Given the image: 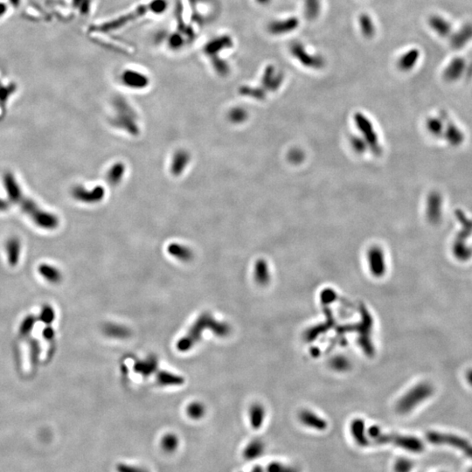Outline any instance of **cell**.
I'll return each instance as SVG.
<instances>
[{
  "mask_svg": "<svg viewBox=\"0 0 472 472\" xmlns=\"http://www.w3.org/2000/svg\"><path fill=\"white\" fill-rule=\"evenodd\" d=\"M10 248H11V254H10V260L12 261V263H15L17 261V256H18V243H15V242H12L9 244Z\"/></svg>",
  "mask_w": 472,
  "mask_h": 472,
  "instance_id": "cell-45",
  "label": "cell"
},
{
  "mask_svg": "<svg viewBox=\"0 0 472 472\" xmlns=\"http://www.w3.org/2000/svg\"><path fill=\"white\" fill-rule=\"evenodd\" d=\"M299 420L303 425L313 429V430L322 431L327 429L326 421L310 410H303L300 412Z\"/></svg>",
  "mask_w": 472,
  "mask_h": 472,
  "instance_id": "cell-12",
  "label": "cell"
},
{
  "mask_svg": "<svg viewBox=\"0 0 472 472\" xmlns=\"http://www.w3.org/2000/svg\"><path fill=\"white\" fill-rule=\"evenodd\" d=\"M254 279L258 285L265 286L270 281V270L264 260H258L254 267Z\"/></svg>",
  "mask_w": 472,
  "mask_h": 472,
  "instance_id": "cell-21",
  "label": "cell"
},
{
  "mask_svg": "<svg viewBox=\"0 0 472 472\" xmlns=\"http://www.w3.org/2000/svg\"><path fill=\"white\" fill-rule=\"evenodd\" d=\"M433 393V388L429 383H421L411 388L397 403L396 410L400 415L409 414L419 404L430 398Z\"/></svg>",
  "mask_w": 472,
  "mask_h": 472,
  "instance_id": "cell-2",
  "label": "cell"
},
{
  "mask_svg": "<svg viewBox=\"0 0 472 472\" xmlns=\"http://www.w3.org/2000/svg\"><path fill=\"white\" fill-rule=\"evenodd\" d=\"M351 432L355 442L360 446L366 447L369 444V441L365 431V422L361 419H355L351 422Z\"/></svg>",
  "mask_w": 472,
  "mask_h": 472,
  "instance_id": "cell-17",
  "label": "cell"
},
{
  "mask_svg": "<svg viewBox=\"0 0 472 472\" xmlns=\"http://www.w3.org/2000/svg\"><path fill=\"white\" fill-rule=\"evenodd\" d=\"M186 415L193 420H200L206 415V407L199 402L190 403L186 408Z\"/></svg>",
  "mask_w": 472,
  "mask_h": 472,
  "instance_id": "cell-30",
  "label": "cell"
},
{
  "mask_svg": "<svg viewBox=\"0 0 472 472\" xmlns=\"http://www.w3.org/2000/svg\"><path fill=\"white\" fill-rule=\"evenodd\" d=\"M306 18L311 20L318 18L320 12V0H304Z\"/></svg>",
  "mask_w": 472,
  "mask_h": 472,
  "instance_id": "cell-31",
  "label": "cell"
},
{
  "mask_svg": "<svg viewBox=\"0 0 472 472\" xmlns=\"http://www.w3.org/2000/svg\"><path fill=\"white\" fill-rule=\"evenodd\" d=\"M468 379H469V382L472 384V372H469V374L468 375Z\"/></svg>",
  "mask_w": 472,
  "mask_h": 472,
  "instance_id": "cell-49",
  "label": "cell"
},
{
  "mask_svg": "<svg viewBox=\"0 0 472 472\" xmlns=\"http://www.w3.org/2000/svg\"><path fill=\"white\" fill-rule=\"evenodd\" d=\"M264 449L265 448H264V443L263 441H261L259 439H254L251 442H248L244 448L242 456L247 460H254L263 455Z\"/></svg>",
  "mask_w": 472,
  "mask_h": 472,
  "instance_id": "cell-18",
  "label": "cell"
},
{
  "mask_svg": "<svg viewBox=\"0 0 472 472\" xmlns=\"http://www.w3.org/2000/svg\"><path fill=\"white\" fill-rule=\"evenodd\" d=\"M368 264L370 271L375 277H382L386 273V262L384 254L380 248H371L368 252Z\"/></svg>",
  "mask_w": 472,
  "mask_h": 472,
  "instance_id": "cell-8",
  "label": "cell"
},
{
  "mask_svg": "<svg viewBox=\"0 0 472 472\" xmlns=\"http://www.w3.org/2000/svg\"><path fill=\"white\" fill-rule=\"evenodd\" d=\"M429 442L434 444L450 445L459 450L467 457L472 458V444L459 436L443 433L430 432L427 435Z\"/></svg>",
  "mask_w": 472,
  "mask_h": 472,
  "instance_id": "cell-5",
  "label": "cell"
},
{
  "mask_svg": "<svg viewBox=\"0 0 472 472\" xmlns=\"http://www.w3.org/2000/svg\"><path fill=\"white\" fill-rule=\"evenodd\" d=\"M181 17L183 26H186V25L190 23V20H191V9H190V6H189V3L186 0H183V12H182Z\"/></svg>",
  "mask_w": 472,
  "mask_h": 472,
  "instance_id": "cell-42",
  "label": "cell"
},
{
  "mask_svg": "<svg viewBox=\"0 0 472 472\" xmlns=\"http://www.w3.org/2000/svg\"><path fill=\"white\" fill-rule=\"evenodd\" d=\"M463 61L456 60L453 62H451L450 67H447V69L445 71V76H446V78L456 80V79L458 78V76H460V74L463 71Z\"/></svg>",
  "mask_w": 472,
  "mask_h": 472,
  "instance_id": "cell-32",
  "label": "cell"
},
{
  "mask_svg": "<svg viewBox=\"0 0 472 472\" xmlns=\"http://www.w3.org/2000/svg\"><path fill=\"white\" fill-rule=\"evenodd\" d=\"M125 173V166L123 163H116L109 169L107 180L109 185L112 186L117 185L124 178Z\"/></svg>",
  "mask_w": 472,
  "mask_h": 472,
  "instance_id": "cell-25",
  "label": "cell"
},
{
  "mask_svg": "<svg viewBox=\"0 0 472 472\" xmlns=\"http://www.w3.org/2000/svg\"><path fill=\"white\" fill-rule=\"evenodd\" d=\"M212 318V315L208 312H204L200 315L194 322L193 326L189 329L188 333L185 334V337L179 339V342L177 344L178 350L185 352L189 351L195 344L199 342L204 331L209 329V324Z\"/></svg>",
  "mask_w": 472,
  "mask_h": 472,
  "instance_id": "cell-4",
  "label": "cell"
},
{
  "mask_svg": "<svg viewBox=\"0 0 472 472\" xmlns=\"http://www.w3.org/2000/svg\"><path fill=\"white\" fill-rule=\"evenodd\" d=\"M227 116H228L229 121L233 124H241L242 122L245 121L247 118V112L242 108H234L230 110Z\"/></svg>",
  "mask_w": 472,
  "mask_h": 472,
  "instance_id": "cell-33",
  "label": "cell"
},
{
  "mask_svg": "<svg viewBox=\"0 0 472 472\" xmlns=\"http://www.w3.org/2000/svg\"><path fill=\"white\" fill-rule=\"evenodd\" d=\"M249 421L250 425L254 430H259L262 425L264 424V418H265V410L264 408L261 404L254 403L250 407L249 412Z\"/></svg>",
  "mask_w": 472,
  "mask_h": 472,
  "instance_id": "cell-19",
  "label": "cell"
},
{
  "mask_svg": "<svg viewBox=\"0 0 472 472\" xmlns=\"http://www.w3.org/2000/svg\"><path fill=\"white\" fill-rule=\"evenodd\" d=\"M359 21H360V30L363 36L367 39L372 38L375 34V27L372 22V18L369 15H367L366 13H363L360 16Z\"/></svg>",
  "mask_w": 472,
  "mask_h": 472,
  "instance_id": "cell-26",
  "label": "cell"
},
{
  "mask_svg": "<svg viewBox=\"0 0 472 472\" xmlns=\"http://www.w3.org/2000/svg\"><path fill=\"white\" fill-rule=\"evenodd\" d=\"M74 196L76 200L83 202H99L104 198L105 191L102 186H97L92 191H87L83 187H76L73 192Z\"/></svg>",
  "mask_w": 472,
  "mask_h": 472,
  "instance_id": "cell-11",
  "label": "cell"
},
{
  "mask_svg": "<svg viewBox=\"0 0 472 472\" xmlns=\"http://www.w3.org/2000/svg\"><path fill=\"white\" fill-rule=\"evenodd\" d=\"M158 361L155 356H149L146 360H139L134 365L135 372L141 375L150 376L157 370Z\"/></svg>",
  "mask_w": 472,
  "mask_h": 472,
  "instance_id": "cell-16",
  "label": "cell"
},
{
  "mask_svg": "<svg viewBox=\"0 0 472 472\" xmlns=\"http://www.w3.org/2000/svg\"><path fill=\"white\" fill-rule=\"evenodd\" d=\"M368 435L375 441V442L380 444L393 443L399 448L415 453H419L424 450L423 442L415 436L386 435L376 426L370 428L368 430Z\"/></svg>",
  "mask_w": 472,
  "mask_h": 472,
  "instance_id": "cell-1",
  "label": "cell"
},
{
  "mask_svg": "<svg viewBox=\"0 0 472 472\" xmlns=\"http://www.w3.org/2000/svg\"><path fill=\"white\" fill-rule=\"evenodd\" d=\"M183 43H184V40H183V38H182L180 34H173L172 36L170 37L169 45L172 49H180L182 45H183Z\"/></svg>",
  "mask_w": 472,
  "mask_h": 472,
  "instance_id": "cell-44",
  "label": "cell"
},
{
  "mask_svg": "<svg viewBox=\"0 0 472 472\" xmlns=\"http://www.w3.org/2000/svg\"><path fill=\"white\" fill-rule=\"evenodd\" d=\"M114 106L117 111V115L112 120V124L116 127L126 130L129 133L136 136L139 133V128L136 124V115L133 109L128 104L123 97H118L114 101Z\"/></svg>",
  "mask_w": 472,
  "mask_h": 472,
  "instance_id": "cell-3",
  "label": "cell"
},
{
  "mask_svg": "<svg viewBox=\"0 0 472 472\" xmlns=\"http://www.w3.org/2000/svg\"><path fill=\"white\" fill-rule=\"evenodd\" d=\"M331 366L333 369L338 370V371H345V370L349 369L350 362L344 356H338L332 360Z\"/></svg>",
  "mask_w": 472,
  "mask_h": 472,
  "instance_id": "cell-36",
  "label": "cell"
},
{
  "mask_svg": "<svg viewBox=\"0 0 472 472\" xmlns=\"http://www.w3.org/2000/svg\"><path fill=\"white\" fill-rule=\"evenodd\" d=\"M97 39H99L100 41L104 43L105 45H108L109 48H112L113 49L118 50V51L122 52V53H126V54H133L134 53V49H132L130 45L120 43L115 39L107 37L106 35L105 36L97 35Z\"/></svg>",
  "mask_w": 472,
  "mask_h": 472,
  "instance_id": "cell-28",
  "label": "cell"
},
{
  "mask_svg": "<svg viewBox=\"0 0 472 472\" xmlns=\"http://www.w3.org/2000/svg\"><path fill=\"white\" fill-rule=\"evenodd\" d=\"M271 0H256L257 3L261 4V5H268L270 3Z\"/></svg>",
  "mask_w": 472,
  "mask_h": 472,
  "instance_id": "cell-48",
  "label": "cell"
},
{
  "mask_svg": "<svg viewBox=\"0 0 472 472\" xmlns=\"http://www.w3.org/2000/svg\"><path fill=\"white\" fill-rule=\"evenodd\" d=\"M179 436L174 433H167L161 438L160 447L163 452L167 454H173L178 451L179 447Z\"/></svg>",
  "mask_w": 472,
  "mask_h": 472,
  "instance_id": "cell-23",
  "label": "cell"
},
{
  "mask_svg": "<svg viewBox=\"0 0 472 472\" xmlns=\"http://www.w3.org/2000/svg\"><path fill=\"white\" fill-rule=\"evenodd\" d=\"M334 298H335V294L333 293V291H330V290L324 291L323 294L321 295V299L324 303H330Z\"/></svg>",
  "mask_w": 472,
  "mask_h": 472,
  "instance_id": "cell-46",
  "label": "cell"
},
{
  "mask_svg": "<svg viewBox=\"0 0 472 472\" xmlns=\"http://www.w3.org/2000/svg\"><path fill=\"white\" fill-rule=\"evenodd\" d=\"M266 472H298V470L292 467L285 466L281 463L274 462L267 467Z\"/></svg>",
  "mask_w": 472,
  "mask_h": 472,
  "instance_id": "cell-40",
  "label": "cell"
},
{
  "mask_svg": "<svg viewBox=\"0 0 472 472\" xmlns=\"http://www.w3.org/2000/svg\"><path fill=\"white\" fill-rule=\"evenodd\" d=\"M240 92L241 94L244 95V96L255 97L257 99L263 98L264 96L263 91L259 90L257 88H250V87H242Z\"/></svg>",
  "mask_w": 472,
  "mask_h": 472,
  "instance_id": "cell-41",
  "label": "cell"
},
{
  "mask_svg": "<svg viewBox=\"0 0 472 472\" xmlns=\"http://www.w3.org/2000/svg\"><path fill=\"white\" fill-rule=\"evenodd\" d=\"M167 251L172 256L184 263L190 262L194 258V253L191 248L179 243H171L167 248Z\"/></svg>",
  "mask_w": 472,
  "mask_h": 472,
  "instance_id": "cell-15",
  "label": "cell"
},
{
  "mask_svg": "<svg viewBox=\"0 0 472 472\" xmlns=\"http://www.w3.org/2000/svg\"><path fill=\"white\" fill-rule=\"evenodd\" d=\"M430 27L432 29L436 31V33L441 35H445L448 34L451 30V25L449 22L446 21L442 18H440L438 16H433L430 19Z\"/></svg>",
  "mask_w": 472,
  "mask_h": 472,
  "instance_id": "cell-29",
  "label": "cell"
},
{
  "mask_svg": "<svg viewBox=\"0 0 472 472\" xmlns=\"http://www.w3.org/2000/svg\"><path fill=\"white\" fill-rule=\"evenodd\" d=\"M299 26V20L296 17L282 19V20H275L270 22L268 26V31L273 35H281V34H288L292 31L296 30Z\"/></svg>",
  "mask_w": 472,
  "mask_h": 472,
  "instance_id": "cell-9",
  "label": "cell"
},
{
  "mask_svg": "<svg viewBox=\"0 0 472 472\" xmlns=\"http://www.w3.org/2000/svg\"><path fill=\"white\" fill-rule=\"evenodd\" d=\"M40 272L45 277L49 279V281H58L61 278L60 273L51 267L43 266L40 268Z\"/></svg>",
  "mask_w": 472,
  "mask_h": 472,
  "instance_id": "cell-39",
  "label": "cell"
},
{
  "mask_svg": "<svg viewBox=\"0 0 472 472\" xmlns=\"http://www.w3.org/2000/svg\"><path fill=\"white\" fill-rule=\"evenodd\" d=\"M121 80L126 87L135 89H142L149 85V78L144 74L134 70H126L121 76Z\"/></svg>",
  "mask_w": 472,
  "mask_h": 472,
  "instance_id": "cell-10",
  "label": "cell"
},
{
  "mask_svg": "<svg viewBox=\"0 0 472 472\" xmlns=\"http://www.w3.org/2000/svg\"><path fill=\"white\" fill-rule=\"evenodd\" d=\"M208 330L211 331L217 337L224 338V337L228 336L230 334L231 327L227 323L216 320L213 317L211 322H210V324H209Z\"/></svg>",
  "mask_w": 472,
  "mask_h": 472,
  "instance_id": "cell-27",
  "label": "cell"
},
{
  "mask_svg": "<svg viewBox=\"0 0 472 472\" xmlns=\"http://www.w3.org/2000/svg\"><path fill=\"white\" fill-rule=\"evenodd\" d=\"M157 379L158 383L163 386H180L185 382V380L181 376L166 371L158 372Z\"/></svg>",
  "mask_w": 472,
  "mask_h": 472,
  "instance_id": "cell-24",
  "label": "cell"
},
{
  "mask_svg": "<svg viewBox=\"0 0 472 472\" xmlns=\"http://www.w3.org/2000/svg\"><path fill=\"white\" fill-rule=\"evenodd\" d=\"M152 11L155 14H159L164 12L167 8V2L166 0H153L152 2Z\"/></svg>",
  "mask_w": 472,
  "mask_h": 472,
  "instance_id": "cell-43",
  "label": "cell"
},
{
  "mask_svg": "<svg viewBox=\"0 0 472 472\" xmlns=\"http://www.w3.org/2000/svg\"><path fill=\"white\" fill-rule=\"evenodd\" d=\"M213 66L215 67V71L221 76H227L229 73V67L227 62L222 61L221 59L217 58V56H213Z\"/></svg>",
  "mask_w": 472,
  "mask_h": 472,
  "instance_id": "cell-35",
  "label": "cell"
},
{
  "mask_svg": "<svg viewBox=\"0 0 472 472\" xmlns=\"http://www.w3.org/2000/svg\"><path fill=\"white\" fill-rule=\"evenodd\" d=\"M290 51L293 57L296 58L297 61L303 64L305 67L319 69L324 67L325 61L324 58L320 55H313L306 51L305 48L303 44L295 41L290 45Z\"/></svg>",
  "mask_w": 472,
  "mask_h": 472,
  "instance_id": "cell-6",
  "label": "cell"
},
{
  "mask_svg": "<svg viewBox=\"0 0 472 472\" xmlns=\"http://www.w3.org/2000/svg\"><path fill=\"white\" fill-rule=\"evenodd\" d=\"M116 472H150L145 467L138 466L130 463H118L115 465Z\"/></svg>",
  "mask_w": 472,
  "mask_h": 472,
  "instance_id": "cell-34",
  "label": "cell"
},
{
  "mask_svg": "<svg viewBox=\"0 0 472 472\" xmlns=\"http://www.w3.org/2000/svg\"><path fill=\"white\" fill-rule=\"evenodd\" d=\"M103 330L107 336L111 337L114 339H127L131 335L130 329L121 324H106L103 326Z\"/></svg>",
  "mask_w": 472,
  "mask_h": 472,
  "instance_id": "cell-22",
  "label": "cell"
},
{
  "mask_svg": "<svg viewBox=\"0 0 472 472\" xmlns=\"http://www.w3.org/2000/svg\"><path fill=\"white\" fill-rule=\"evenodd\" d=\"M190 162V154L185 150H179L173 155L171 163V173L173 176L181 175Z\"/></svg>",
  "mask_w": 472,
  "mask_h": 472,
  "instance_id": "cell-13",
  "label": "cell"
},
{
  "mask_svg": "<svg viewBox=\"0 0 472 472\" xmlns=\"http://www.w3.org/2000/svg\"><path fill=\"white\" fill-rule=\"evenodd\" d=\"M150 12L153 13L152 3L146 5V6H138L136 10H134L133 12H130L126 15L115 18L112 21L108 22L106 24H103L101 27L100 29L101 30L105 31V32L116 30V29H119L122 27H124V25L128 24L130 20L136 19V18H139V17L146 15L147 12Z\"/></svg>",
  "mask_w": 472,
  "mask_h": 472,
  "instance_id": "cell-7",
  "label": "cell"
},
{
  "mask_svg": "<svg viewBox=\"0 0 472 472\" xmlns=\"http://www.w3.org/2000/svg\"><path fill=\"white\" fill-rule=\"evenodd\" d=\"M420 53L417 49H411L402 55L398 61V67L402 71H409L415 67L419 60Z\"/></svg>",
  "mask_w": 472,
  "mask_h": 472,
  "instance_id": "cell-20",
  "label": "cell"
},
{
  "mask_svg": "<svg viewBox=\"0 0 472 472\" xmlns=\"http://www.w3.org/2000/svg\"><path fill=\"white\" fill-rule=\"evenodd\" d=\"M250 472H265L264 468L262 466H254Z\"/></svg>",
  "mask_w": 472,
  "mask_h": 472,
  "instance_id": "cell-47",
  "label": "cell"
},
{
  "mask_svg": "<svg viewBox=\"0 0 472 472\" xmlns=\"http://www.w3.org/2000/svg\"><path fill=\"white\" fill-rule=\"evenodd\" d=\"M275 67L273 66H268L264 72V78H263V84L267 88H271L273 81L275 79Z\"/></svg>",
  "mask_w": 472,
  "mask_h": 472,
  "instance_id": "cell-38",
  "label": "cell"
},
{
  "mask_svg": "<svg viewBox=\"0 0 472 472\" xmlns=\"http://www.w3.org/2000/svg\"><path fill=\"white\" fill-rule=\"evenodd\" d=\"M232 45H233L232 38L228 35H223V36L213 39L212 41L207 43L205 46V52L207 55H211L213 57V56H215L216 54L222 51L223 49H229Z\"/></svg>",
  "mask_w": 472,
  "mask_h": 472,
  "instance_id": "cell-14",
  "label": "cell"
},
{
  "mask_svg": "<svg viewBox=\"0 0 472 472\" xmlns=\"http://www.w3.org/2000/svg\"><path fill=\"white\" fill-rule=\"evenodd\" d=\"M413 468L412 461L407 458H399L394 464L395 472H410Z\"/></svg>",
  "mask_w": 472,
  "mask_h": 472,
  "instance_id": "cell-37",
  "label": "cell"
}]
</instances>
